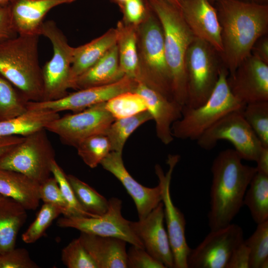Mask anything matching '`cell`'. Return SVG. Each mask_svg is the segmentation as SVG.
<instances>
[{"instance_id":"277c9868","label":"cell","mask_w":268,"mask_h":268,"mask_svg":"<svg viewBox=\"0 0 268 268\" xmlns=\"http://www.w3.org/2000/svg\"><path fill=\"white\" fill-rule=\"evenodd\" d=\"M147 1L163 29L165 55L171 76L173 100L183 106L187 100L185 58L195 37L179 8L164 0Z\"/></svg>"},{"instance_id":"f1b7e54d","label":"cell","mask_w":268,"mask_h":268,"mask_svg":"<svg viewBox=\"0 0 268 268\" xmlns=\"http://www.w3.org/2000/svg\"><path fill=\"white\" fill-rule=\"evenodd\" d=\"M243 200L257 224L268 220V175L256 172Z\"/></svg>"},{"instance_id":"4dcf8cb0","label":"cell","mask_w":268,"mask_h":268,"mask_svg":"<svg viewBox=\"0 0 268 268\" xmlns=\"http://www.w3.org/2000/svg\"><path fill=\"white\" fill-rule=\"evenodd\" d=\"M67 177L78 201L85 211L96 216L106 212L109 200L76 176L68 174Z\"/></svg>"},{"instance_id":"836d02e7","label":"cell","mask_w":268,"mask_h":268,"mask_svg":"<svg viewBox=\"0 0 268 268\" xmlns=\"http://www.w3.org/2000/svg\"><path fill=\"white\" fill-rule=\"evenodd\" d=\"M75 148L84 163L91 168L96 167L111 151L109 140L105 134L88 137Z\"/></svg>"},{"instance_id":"484cf974","label":"cell","mask_w":268,"mask_h":268,"mask_svg":"<svg viewBox=\"0 0 268 268\" xmlns=\"http://www.w3.org/2000/svg\"><path fill=\"white\" fill-rule=\"evenodd\" d=\"M27 210L13 199L0 201V255L15 248L19 231L27 219Z\"/></svg>"},{"instance_id":"ba28073f","label":"cell","mask_w":268,"mask_h":268,"mask_svg":"<svg viewBox=\"0 0 268 268\" xmlns=\"http://www.w3.org/2000/svg\"><path fill=\"white\" fill-rule=\"evenodd\" d=\"M45 129L24 136L0 157V168L21 173L41 184L52 174L54 149Z\"/></svg>"},{"instance_id":"9c48e42d","label":"cell","mask_w":268,"mask_h":268,"mask_svg":"<svg viewBox=\"0 0 268 268\" xmlns=\"http://www.w3.org/2000/svg\"><path fill=\"white\" fill-rule=\"evenodd\" d=\"M40 34L51 41L53 50L52 58L42 68L44 84L42 101L59 100L68 94L74 47L68 44L65 35L53 20L44 22Z\"/></svg>"},{"instance_id":"6da1fadb","label":"cell","mask_w":268,"mask_h":268,"mask_svg":"<svg viewBox=\"0 0 268 268\" xmlns=\"http://www.w3.org/2000/svg\"><path fill=\"white\" fill-rule=\"evenodd\" d=\"M221 27L224 67L233 73L249 56L256 41L268 33V4L242 0H215Z\"/></svg>"},{"instance_id":"7bdbcfd3","label":"cell","mask_w":268,"mask_h":268,"mask_svg":"<svg viewBox=\"0 0 268 268\" xmlns=\"http://www.w3.org/2000/svg\"><path fill=\"white\" fill-rule=\"evenodd\" d=\"M125 22L137 25L145 16L149 8L147 0H128L120 6Z\"/></svg>"},{"instance_id":"4fadbf2b","label":"cell","mask_w":268,"mask_h":268,"mask_svg":"<svg viewBox=\"0 0 268 268\" xmlns=\"http://www.w3.org/2000/svg\"><path fill=\"white\" fill-rule=\"evenodd\" d=\"M109 208L103 214L96 217L63 216L57 221L58 226L72 228L81 232L117 237L132 245L144 248L130 226V221L122 214V201L117 198L109 200Z\"/></svg>"},{"instance_id":"5b68a950","label":"cell","mask_w":268,"mask_h":268,"mask_svg":"<svg viewBox=\"0 0 268 268\" xmlns=\"http://www.w3.org/2000/svg\"><path fill=\"white\" fill-rule=\"evenodd\" d=\"M137 36L140 70V80L137 81L174 100L165 55L163 29L150 5L144 19L137 25Z\"/></svg>"},{"instance_id":"83f0119b","label":"cell","mask_w":268,"mask_h":268,"mask_svg":"<svg viewBox=\"0 0 268 268\" xmlns=\"http://www.w3.org/2000/svg\"><path fill=\"white\" fill-rule=\"evenodd\" d=\"M58 112L44 109H28L14 118L0 121V137L26 136L45 129L51 122L59 118Z\"/></svg>"},{"instance_id":"db71d44e","label":"cell","mask_w":268,"mask_h":268,"mask_svg":"<svg viewBox=\"0 0 268 268\" xmlns=\"http://www.w3.org/2000/svg\"><path fill=\"white\" fill-rule=\"evenodd\" d=\"M5 198V197L0 195V201Z\"/></svg>"},{"instance_id":"816d5d0a","label":"cell","mask_w":268,"mask_h":268,"mask_svg":"<svg viewBox=\"0 0 268 268\" xmlns=\"http://www.w3.org/2000/svg\"><path fill=\"white\" fill-rule=\"evenodd\" d=\"M12 0H0V6H5L9 4Z\"/></svg>"},{"instance_id":"7a4b0ae2","label":"cell","mask_w":268,"mask_h":268,"mask_svg":"<svg viewBox=\"0 0 268 268\" xmlns=\"http://www.w3.org/2000/svg\"><path fill=\"white\" fill-rule=\"evenodd\" d=\"M234 149L220 151L214 159L208 213L210 231L226 227L243 205L250 183L257 172L255 167L244 164Z\"/></svg>"},{"instance_id":"9a60e30c","label":"cell","mask_w":268,"mask_h":268,"mask_svg":"<svg viewBox=\"0 0 268 268\" xmlns=\"http://www.w3.org/2000/svg\"><path fill=\"white\" fill-rule=\"evenodd\" d=\"M136 81L125 75L120 80L107 85L78 90L62 99L42 102L29 101L27 109H44L59 113L70 110L79 112L95 104L105 102L127 91H133Z\"/></svg>"},{"instance_id":"ffe728a7","label":"cell","mask_w":268,"mask_h":268,"mask_svg":"<svg viewBox=\"0 0 268 268\" xmlns=\"http://www.w3.org/2000/svg\"><path fill=\"white\" fill-rule=\"evenodd\" d=\"M133 91L144 99L147 110L155 122L158 138L164 144L170 143L174 138L171 127L181 118L182 106L140 81H136Z\"/></svg>"},{"instance_id":"681fc988","label":"cell","mask_w":268,"mask_h":268,"mask_svg":"<svg viewBox=\"0 0 268 268\" xmlns=\"http://www.w3.org/2000/svg\"><path fill=\"white\" fill-rule=\"evenodd\" d=\"M245 1L261 4H268V0H242Z\"/></svg>"},{"instance_id":"11a10c76","label":"cell","mask_w":268,"mask_h":268,"mask_svg":"<svg viewBox=\"0 0 268 268\" xmlns=\"http://www.w3.org/2000/svg\"><path fill=\"white\" fill-rule=\"evenodd\" d=\"M209 0L212 2V1H214L215 0Z\"/></svg>"},{"instance_id":"c3c4849f","label":"cell","mask_w":268,"mask_h":268,"mask_svg":"<svg viewBox=\"0 0 268 268\" xmlns=\"http://www.w3.org/2000/svg\"><path fill=\"white\" fill-rule=\"evenodd\" d=\"M23 138L22 136L0 137V157L21 141Z\"/></svg>"},{"instance_id":"ee69618b","label":"cell","mask_w":268,"mask_h":268,"mask_svg":"<svg viewBox=\"0 0 268 268\" xmlns=\"http://www.w3.org/2000/svg\"><path fill=\"white\" fill-rule=\"evenodd\" d=\"M250 251L244 240L233 250L226 268H249Z\"/></svg>"},{"instance_id":"f907efd6","label":"cell","mask_w":268,"mask_h":268,"mask_svg":"<svg viewBox=\"0 0 268 268\" xmlns=\"http://www.w3.org/2000/svg\"><path fill=\"white\" fill-rule=\"evenodd\" d=\"M175 6L180 8V4L182 0H164Z\"/></svg>"},{"instance_id":"ac0fdd59","label":"cell","mask_w":268,"mask_h":268,"mask_svg":"<svg viewBox=\"0 0 268 268\" xmlns=\"http://www.w3.org/2000/svg\"><path fill=\"white\" fill-rule=\"evenodd\" d=\"M100 164L126 189L135 203L139 219L144 218L162 201L160 186L158 184L155 187L149 188L137 182L125 168L122 152L111 151Z\"/></svg>"},{"instance_id":"b9f144b4","label":"cell","mask_w":268,"mask_h":268,"mask_svg":"<svg viewBox=\"0 0 268 268\" xmlns=\"http://www.w3.org/2000/svg\"><path fill=\"white\" fill-rule=\"evenodd\" d=\"M166 268L144 248L132 245L127 252V268Z\"/></svg>"},{"instance_id":"7402d4cb","label":"cell","mask_w":268,"mask_h":268,"mask_svg":"<svg viewBox=\"0 0 268 268\" xmlns=\"http://www.w3.org/2000/svg\"><path fill=\"white\" fill-rule=\"evenodd\" d=\"M78 238L97 268H127L125 240L83 232Z\"/></svg>"},{"instance_id":"d6a6232c","label":"cell","mask_w":268,"mask_h":268,"mask_svg":"<svg viewBox=\"0 0 268 268\" xmlns=\"http://www.w3.org/2000/svg\"><path fill=\"white\" fill-rule=\"evenodd\" d=\"M106 110L115 119L129 117L147 110L144 99L134 91L119 94L105 102Z\"/></svg>"},{"instance_id":"60d3db41","label":"cell","mask_w":268,"mask_h":268,"mask_svg":"<svg viewBox=\"0 0 268 268\" xmlns=\"http://www.w3.org/2000/svg\"><path fill=\"white\" fill-rule=\"evenodd\" d=\"M24 248H14L0 255V268H38Z\"/></svg>"},{"instance_id":"d6986e66","label":"cell","mask_w":268,"mask_h":268,"mask_svg":"<svg viewBox=\"0 0 268 268\" xmlns=\"http://www.w3.org/2000/svg\"><path fill=\"white\" fill-rule=\"evenodd\" d=\"M179 9L195 37L206 42L220 54L221 27L214 5L209 0H182Z\"/></svg>"},{"instance_id":"8fae6325","label":"cell","mask_w":268,"mask_h":268,"mask_svg":"<svg viewBox=\"0 0 268 268\" xmlns=\"http://www.w3.org/2000/svg\"><path fill=\"white\" fill-rule=\"evenodd\" d=\"M105 102L90 106L76 113L59 117L45 128L59 136L65 144L76 147L85 138L105 134L115 120L106 110Z\"/></svg>"},{"instance_id":"f546056e","label":"cell","mask_w":268,"mask_h":268,"mask_svg":"<svg viewBox=\"0 0 268 268\" xmlns=\"http://www.w3.org/2000/svg\"><path fill=\"white\" fill-rule=\"evenodd\" d=\"M151 120L152 117L147 110L129 117L115 120L105 133L110 143L111 151L122 152L124 145L132 134L140 126Z\"/></svg>"},{"instance_id":"d4e9b609","label":"cell","mask_w":268,"mask_h":268,"mask_svg":"<svg viewBox=\"0 0 268 268\" xmlns=\"http://www.w3.org/2000/svg\"><path fill=\"white\" fill-rule=\"evenodd\" d=\"M124 76L119 65L116 44L92 67L77 78L74 89L80 90L111 84L120 80Z\"/></svg>"},{"instance_id":"30bf717a","label":"cell","mask_w":268,"mask_h":268,"mask_svg":"<svg viewBox=\"0 0 268 268\" xmlns=\"http://www.w3.org/2000/svg\"><path fill=\"white\" fill-rule=\"evenodd\" d=\"M242 111H233L222 117L196 140L198 145L210 150L218 141L227 140L242 160L255 161L263 146L244 118Z\"/></svg>"},{"instance_id":"cb8c5ba5","label":"cell","mask_w":268,"mask_h":268,"mask_svg":"<svg viewBox=\"0 0 268 268\" xmlns=\"http://www.w3.org/2000/svg\"><path fill=\"white\" fill-rule=\"evenodd\" d=\"M40 184L18 172L0 168V195L17 201L27 210L39 206Z\"/></svg>"},{"instance_id":"7c38bea8","label":"cell","mask_w":268,"mask_h":268,"mask_svg":"<svg viewBox=\"0 0 268 268\" xmlns=\"http://www.w3.org/2000/svg\"><path fill=\"white\" fill-rule=\"evenodd\" d=\"M180 159L178 154L169 155L167 160L168 171L165 173L161 166L156 164L155 172L161 189L164 218L173 253L174 268H188L187 258L191 248L188 245L185 236L186 221L183 213L174 204L170 194L172 173Z\"/></svg>"},{"instance_id":"8992f818","label":"cell","mask_w":268,"mask_h":268,"mask_svg":"<svg viewBox=\"0 0 268 268\" xmlns=\"http://www.w3.org/2000/svg\"><path fill=\"white\" fill-rule=\"evenodd\" d=\"M228 74L223 67L214 89L201 105L195 108L182 106L181 118L171 127L174 138L196 140L224 115L244 109L246 104L236 98L229 88Z\"/></svg>"},{"instance_id":"f5cc1de1","label":"cell","mask_w":268,"mask_h":268,"mask_svg":"<svg viewBox=\"0 0 268 268\" xmlns=\"http://www.w3.org/2000/svg\"><path fill=\"white\" fill-rule=\"evenodd\" d=\"M112 0L117 3L119 5V6H120L128 0Z\"/></svg>"},{"instance_id":"1f68e13d","label":"cell","mask_w":268,"mask_h":268,"mask_svg":"<svg viewBox=\"0 0 268 268\" xmlns=\"http://www.w3.org/2000/svg\"><path fill=\"white\" fill-rule=\"evenodd\" d=\"M28 102L18 89L0 75V121L14 118L26 112Z\"/></svg>"},{"instance_id":"5bb4252c","label":"cell","mask_w":268,"mask_h":268,"mask_svg":"<svg viewBox=\"0 0 268 268\" xmlns=\"http://www.w3.org/2000/svg\"><path fill=\"white\" fill-rule=\"evenodd\" d=\"M244 240L243 230L236 224L210 231L198 246L191 249L188 268H226L233 250Z\"/></svg>"},{"instance_id":"d590c367","label":"cell","mask_w":268,"mask_h":268,"mask_svg":"<svg viewBox=\"0 0 268 268\" xmlns=\"http://www.w3.org/2000/svg\"><path fill=\"white\" fill-rule=\"evenodd\" d=\"M242 113L262 145L268 147V101L247 104Z\"/></svg>"},{"instance_id":"52a82bcc","label":"cell","mask_w":268,"mask_h":268,"mask_svg":"<svg viewBox=\"0 0 268 268\" xmlns=\"http://www.w3.org/2000/svg\"><path fill=\"white\" fill-rule=\"evenodd\" d=\"M223 67L220 54L206 42L195 37L185 61L187 100L184 105L195 108L203 104L214 89Z\"/></svg>"},{"instance_id":"e0dca14e","label":"cell","mask_w":268,"mask_h":268,"mask_svg":"<svg viewBox=\"0 0 268 268\" xmlns=\"http://www.w3.org/2000/svg\"><path fill=\"white\" fill-rule=\"evenodd\" d=\"M164 212L161 201L144 218L130 221V226L145 250L166 268H174L173 253L164 226Z\"/></svg>"},{"instance_id":"bcb514c9","label":"cell","mask_w":268,"mask_h":268,"mask_svg":"<svg viewBox=\"0 0 268 268\" xmlns=\"http://www.w3.org/2000/svg\"><path fill=\"white\" fill-rule=\"evenodd\" d=\"M251 55L261 62L268 65V36L259 38L253 46Z\"/></svg>"},{"instance_id":"ab89813d","label":"cell","mask_w":268,"mask_h":268,"mask_svg":"<svg viewBox=\"0 0 268 268\" xmlns=\"http://www.w3.org/2000/svg\"><path fill=\"white\" fill-rule=\"evenodd\" d=\"M39 197L44 203L50 204L59 209L64 216H72L58 183L54 177H50L40 184Z\"/></svg>"},{"instance_id":"603a6c76","label":"cell","mask_w":268,"mask_h":268,"mask_svg":"<svg viewBox=\"0 0 268 268\" xmlns=\"http://www.w3.org/2000/svg\"><path fill=\"white\" fill-rule=\"evenodd\" d=\"M118 32L111 28L89 42L74 48L70 70L69 87L74 89L77 78L98 62L117 44Z\"/></svg>"},{"instance_id":"4316f807","label":"cell","mask_w":268,"mask_h":268,"mask_svg":"<svg viewBox=\"0 0 268 268\" xmlns=\"http://www.w3.org/2000/svg\"><path fill=\"white\" fill-rule=\"evenodd\" d=\"M116 29L120 68L125 75L139 81L137 25L127 23L123 20L118 22Z\"/></svg>"},{"instance_id":"f6af8a7d","label":"cell","mask_w":268,"mask_h":268,"mask_svg":"<svg viewBox=\"0 0 268 268\" xmlns=\"http://www.w3.org/2000/svg\"><path fill=\"white\" fill-rule=\"evenodd\" d=\"M17 34L13 24L9 4L0 6V42L15 37Z\"/></svg>"},{"instance_id":"f35d334b","label":"cell","mask_w":268,"mask_h":268,"mask_svg":"<svg viewBox=\"0 0 268 268\" xmlns=\"http://www.w3.org/2000/svg\"><path fill=\"white\" fill-rule=\"evenodd\" d=\"M61 259L68 268H97L79 238L72 240L63 249Z\"/></svg>"},{"instance_id":"3957f363","label":"cell","mask_w":268,"mask_h":268,"mask_svg":"<svg viewBox=\"0 0 268 268\" xmlns=\"http://www.w3.org/2000/svg\"><path fill=\"white\" fill-rule=\"evenodd\" d=\"M39 35H18L0 42V75L29 101L41 102L44 84L39 61Z\"/></svg>"},{"instance_id":"44dd1931","label":"cell","mask_w":268,"mask_h":268,"mask_svg":"<svg viewBox=\"0 0 268 268\" xmlns=\"http://www.w3.org/2000/svg\"><path fill=\"white\" fill-rule=\"evenodd\" d=\"M76 0H12L9 4L18 35H39L44 18L53 8Z\"/></svg>"},{"instance_id":"e575fe53","label":"cell","mask_w":268,"mask_h":268,"mask_svg":"<svg viewBox=\"0 0 268 268\" xmlns=\"http://www.w3.org/2000/svg\"><path fill=\"white\" fill-rule=\"evenodd\" d=\"M244 243L250 251L249 268H268V220L257 224Z\"/></svg>"},{"instance_id":"2e32d148","label":"cell","mask_w":268,"mask_h":268,"mask_svg":"<svg viewBox=\"0 0 268 268\" xmlns=\"http://www.w3.org/2000/svg\"><path fill=\"white\" fill-rule=\"evenodd\" d=\"M227 83L234 97L244 104L268 101V65L250 55L228 74Z\"/></svg>"},{"instance_id":"74e56055","label":"cell","mask_w":268,"mask_h":268,"mask_svg":"<svg viewBox=\"0 0 268 268\" xmlns=\"http://www.w3.org/2000/svg\"><path fill=\"white\" fill-rule=\"evenodd\" d=\"M51 172L58 183L62 195L74 217H96L84 210L78 201L67 179V175L56 160L51 164Z\"/></svg>"},{"instance_id":"8d00e7d4","label":"cell","mask_w":268,"mask_h":268,"mask_svg":"<svg viewBox=\"0 0 268 268\" xmlns=\"http://www.w3.org/2000/svg\"><path fill=\"white\" fill-rule=\"evenodd\" d=\"M61 212L54 206L44 203L36 217L22 234L21 239L26 244H32L39 240L45 233L52 222Z\"/></svg>"},{"instance_id":"7dc6e473","label":"cell","mask_w":268,"mask_h":268,"mask_svg":"<svg viewBox=\"0 0 268 268\" xmlns=\"http://www.w3.org/2000/svg\"><path fill=\"white\" fill-rule=\"evenodd\" d=\"M255 161L257 172L268 175V147H262Z\"/></svg>"}]
</instances>
